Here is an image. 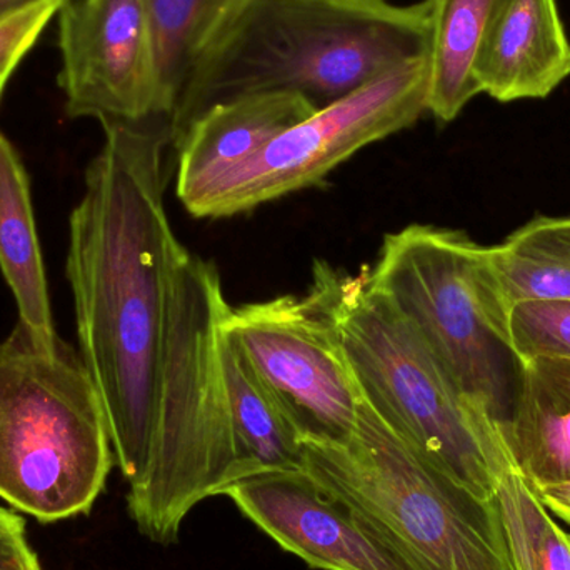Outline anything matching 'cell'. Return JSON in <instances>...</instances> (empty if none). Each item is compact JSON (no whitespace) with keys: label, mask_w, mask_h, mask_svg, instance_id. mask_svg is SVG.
Segmentation results:
<instances>
[{"label":"cell","mask_w":570,"mask_h":570,"mask_svg":"<svg viewBox=\"0 0 570 570\" xmlns=\"http://www.w3.org/2000/svg\"><path fill=\"white\" fill-rule=\"evenodd\" d=\"M106 411L80 354L22 322L0 344V498L40 522L87 514L114 464Z\"/></svg>","instance_id":"cell-6"},{"label":"cell","mask_w":570,"mask_h":570,"mask_svg":"<svg viewBox=\"0 0 570 570\" xmlns=\"http://www.w3.org/2000/svg\"><path fill=\"white\" fill-rule=\"evenodd\" d=\"M509 341L519 361L570 358V301H521L509 307Z\"/></svg>","instance_id":"cell-21"},{"label":"cell","mask_w":570,"mask_h":570,"mask_svg":"<svg viewBox=\"0 0 570 570\" xmlns=\"http://www.w3.org/2000/svg\"><path fill=\"white\" fill-rule=\"evenodd\" d=\"M220 364L230 417L250 475L302 468V441L263 379L236 342L220 335Z\"/></svg>","instance_id":"cell-16"},{"label":"cell","mask_w":570,"mask_h":570,"mask_svg":"<svg viewBox=\"0 0 570 570\" xmlns=\"http://www.w3.org/2000/svg\"><path fill=\"white\" fill-rule=\"evenodd\" d=\"M315 112L298 94L264 92L227 100L200 114L174 142L180 203Z\"/></svg>","instance_id":"cell-13"},{"label":"cell","mask_w":570,"mask_h":570,"mask_svg":"<svg viewBox=\"0 0 570 570\" xmlns=\"http://www.w3.org/2000/svg\"><path fill=\"white\" fill-rule=\"evenodd\" d=\"M514 570H570V532L514 469L495 494Z\"/></svg>","instance_id":"cell-19"},{"label":"cell","mask_w":570,"mask_h":570,"mask_svg":"<svg viewBox=\"0 0 570 570\" xmlns=\"http://www.w3.org/2000/svg\"><path fill=\"white\" fill-rule=\"evenodd\" d=\"M39 566V558L27 542L23 519L0 508V570H36Z\"/></svg>","instance_id":"cell-23"},{"label":"cell","mask_w":570,"mask_h":570,"mask_svg":"<svg viewBox=\"0 0 570 570\" xmlns=\"http://www.w3.org/2000/svg\"><path fill=\"white\" fill-rule=\"evenodd\" d=\"M0 269L16 297L19 322L40 342L57 341L46 269L33 220L29 177L19 154L0 132Z\"/></svg>","instance_id":"cell-15"},{"label":"cell","mask_w":570,"mask_h":570,"mask_svg":"<svg viewBox=\"0 0 570 570\" xmlns=\"http://www.w3.org/2000/svg\"><path fill=\"white\" fill-rule=\"evenodd\" d=\"M341 277L337 267L315 261L304 295L230 307L223 322L302 442L347 444L357 422L362 394L338 327Z\"/></svg>","instance_id":"cell-8"},{"label":"cell","mask_w":570,"mask_h":570,"mask_svg":"<svg viewBox=\"0 0 570 570\" xmlns=\"http://www.w3.org/2000/svg\"><path fill=\"white\" fill-rule=\"evenodd\" d=\"M223 495L284 551L317 570H412L357 514L302 469L263 471Z\"/></svg>","instance_id":"cell-11"},{"label":"cell","mask_w":570,"mask_h":570,"mask_svg":"<svg viewBox=\"0 0 570 570\" xmlns=\"http://www.w3.org/2000/svg\"><path fill=\"white\" fill-rule=\"evenodd\" d=\"M66 3L43 0L0 19V79L9 80L20 60L36 46L50 20Z\"/></svg>","instance_id":"cell-22"},{"label":"cell","mask_w":570,"mask_h":570,"mask_svg":"<svg viewBox=\"0 0 570 570\" xmlns=\"http://www.w3.org/2000/svg\"><path fill=\"white\" fill-rule=\"evenodd\" d=\"M102 127L106 142L87 167L86 193L70 216L67 279L80 358L102 401L117 464L132 485L153 448L180 246L164 200L173 119Z\"/></svg>","instance_id":"cell-1"},{"label":"cell","mask_w":570,"mask_h":570,"mask_svg":"<svg viewBox=\"0 0 570 570\" xmlns=\"http://www.w3.org/2000/svg\"><path fill=\"white\" fill-rule=\"evenodd\" d=\"M345 357L364 401L412 449L482 499L514 471L498 425L455 384L411 322L368 283L342 271L337 302Z\"/></svg>","instance_id":"cell-5"},{"label":"cell","mask_w":570,"mask_h":570,"mask_svg":"<svg viewBox=\"0 0 570 570\" xmlns=\"http://www.w3.org/2000/svg\"><path fill=\"white\" fill-rule=\"evenodd\" d=\"M570 76V40L558 0H504L478 59L479 92L499 102L546 99Z\"/></svg>","instance_id":"cell-12"},{"label":"cell","mask_w":570,"mask_h":570,"mask_svg":"<svg viewBox=\"0 0 570 570\" xmlns=\"http://www.w3.org/2000/svg\"><path fill=\"white\" fill-rule=\"evenodd\" d=\"M7 79H0V99H2L3 89H6Z\"/></svg>","instance_id":"cell-27"},{"label":"cell","mask_w":570,"mask_h":570,"mask_svg":"<svg viewBox=\"0 0 570 570\" xmlns=\"http://www.w3.org/2000/svg\"><path fill=\"white\" fill-rule=\"evenodd\" d=\"M36 570H42V568H40V566H39V568H37Z\"/></svg>","instance_id":"cell-28"},{"label":"cell","mask_w":570,"mask_h":570,"mask_svg":"<svg viewBox=\"0 0 570 570\" xmlns=\"http://www.w3.org/2000/svg\"><path fill=\"white\" fill-rule=\"evenodd\" d=\"M368 283L421 334L465 397L505 439L521 361L489 247L468 234L412 224L387 234Z\"/></svg>","instance_id":"cell-7"},{"label":"cell","mask_w":570,"mask_h":570,"mask_svg":"<svg viewBox=\"0 0 570 570\" xmlns=\"http://www.w3.org/2000/svg\"><path fill=\"white\" fill-rule=\"evenodd\" d=\"M164 109L173 117L194 60V37L210 0H146Z\"/></svg>","instance_id":"cell-20"},{"label":"cell","mask_w":570,"mask_h":570,"mask_svg":"<svg viewBox=\"0 0 570 570\" xmlns=\"http://www.w3.org/2000/svg\"><path fill=\"white\" fill-rule=\"evenodd\" d=\"M534 491L554 518L570 525V479L559 484L534 489Z\"/></svg>","instance_id":"cell-25"},{"label":"cell","mask_w":570,"mask_h":570,"mask_svg":"<svg viewBox=\"0 0 570 570\" xmlns=\"http://www.w3.org/2000/svg\"><path fill=\"white\" fill-rule=\"evenodd\" d=\"M431 40L429 0H254L190 66L173 114V144L210 107L253 94H298L324 109L431 57Z\"/></svg>","instance_id":"cell-2"},{"label":"cell","mask_w":570,"mask_h":570,"mask_svg":"<svg viewBox=\"0 0 570 570\" xmlns=\"http://www.w3.org/2000/svg\"><path fill=\"white\" fill-rule=\"evenodd\" d=\"M432 12L428 112L441 124L458 119L479 96L474 63L504 0H429Z\"/></svg>","instance_id":"cell-17"},{"label":"cell","mask_w":570,"mask_h":570,"mask_svg":"<svg viewBox=\"0 0 570 570\" xmlns=\"http://www.w3.org/2000/svg\"><path fill=\"white\" fill-rule=\"evenodd\" d=\"M301 469L412 570H514L495 498L429 464L364 397L347 444L302 442Z\"/></svg>","instance_id":"cell-4"},{"label":"cell","mask_w":570,"mask_h":570,"mask_svg":"<svg viewBox=\"0 0 570 570\" xmlns=\"http://www.w3.org/2000/svg\"><path fill=\"white\" fill-rule=\"evenodd\" d=\"M253 2L254 0H210L194 37V60L219 42Z\"/></svg>","instance_id":"cell-24"},{"label":"cell","mask_w":570,"mask_h":570,"mask_svg":"<svg viewBox=\"0 0 570 570\" xmlns=\"http://www.w3.org/2000/svg\"><path fill=\"white\" fill-rule=\"evenodd\" d=\"M505 444L532 488L570 479V358L521 361Z\"/></svg>","instance_id":"cell-14"},{"label":"cell","mask_w":570,"mask_h":570,"mask_svg":"<svg viewBox=\"0 0 570 570\" xmlns=\"http://www.w3.org/2000/svg\"><path fill=\"white\" fill-rule=\"evenodd\" d=\"M230 305L214 263L180 244L174 257L169 324L146 472L127 508L140 534L169 546L200 502L250 472L240 454L220 364Z\"/></svg>","instance_id":"cell-3"},{"label":"cell","mask_w":570,"mask_h":570,"mask_svg":"<svg viewBox=\"0 0 570 570\" xmlns=\"http://www.w3.org/2000/svg\"><path fill=\"white\" fill-rule=\"evenodd\" d=\"M508 307L521 301H570V216L538 217L489 247Z\"/></svg>","instance_id":"cell-18"},{"label":"cell","mask_w":570,"mask_h":570,"mask_svg":"<svg viewBox=\"0 0 570 570\" xmlns=\"http://www.w3.org/2000/svg\"><path fill=\"white\" fill-rule=\"evenodd\" d=\"M59 86L73 119L132 124L170 117L146 0H67L59 10Z\"/></svg>","instance_id":"cell-10"},{"label":"cell","mask_w":570,"mask_h":570,"mask_svg":"<svg viewBox=\"0 0 570 570\" xmlns=\"http://www.w3.org/2000/svg\"><path fill=\"white\" fill-rule=\"evenodd\" d=\"M37 2H43V0H0V19ZM62 2H67V0H62Z\"/></svg>","instance_id":"cell-26"},{"label":"cell","mask_w":570,"mask_h":570,"mask_svg":"<svg viewBox=\"0 0 570 570\" xmlns=\"http://www.w3.org/2000/svg\"><path fill=\"white\" fill-rule=\"evenodd\" d=\"M429 79L431 57L377 77L284 130L183 206L197 219H224L324 186L325 177L358 150L409 129L428 112Z\"/></svg>","instance_id":"cell-9"}]
</instances>
